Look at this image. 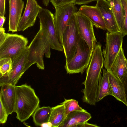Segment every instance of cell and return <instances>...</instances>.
Listing matches in <instances>:
<instances>
[{"label": "cell", "mask_w": 127, "mask_h": 127, "mask_svg": "<svg viewBox=\"0 0 127 127\" xmlns=\"http://www.w3.org/2000/svg\"><path fill=\"white\" fill-rule=\"evenodd\" d=\"M104 64L101 45L97 42L87 70L85 80L82 83L85 86L82 91L83 101L90 105H95L97 102L99 81Z\"/></svg>", "instance_id": "obj_1"}, {"label": "cell", "mask_w": 127, "mask_h": 127, "mask_svg": "<svg viewBox=\"0 0 127 127\" xmlns=\"http://www.w3.org/2000/svg\"><path fill=\"white\" fill-rule=\"evenodd\" d=\"M16 98L14 112L21 122L28 119L39 107L40 100L34 90L26 84L15 86Z\"/></svg>", "instance_id": "obj_2"}, {"label": "cell", "mask_w": 127, "mask_h": 127, "mask_svg": "<svg viewBox=\"0 0 127 127\" xmlns=\"http://www.w3.org/2000/svg\"><path fill=\"white\" fill-rule=\"evenodd\" d=\"M29 51L25 70V71L33 64H36L39 69L44 70L45 67L43 57L50 58V45L41 28L28 46Z\"/></svg>", "instance_id": "obj_3"}, {"label": "cell", "mask_w": 127, "mask_h": 127, "mask_svg": "<svg viewBox=\"0 0 127 127\" xmlns=\"http://www.w3.org/2000/svg\"><path fill=\"white\" fill-rule=\"evenodd\" d=\"M93 52L79 34L76 52L64 66L67 73L83 74L89 65Z\"/></svg>", "instance_id": "obj_4"}, {"label": "cell", "mask_w": 127, "mask_h": 127, "mask_svg": "<svg viewBox=\"0 0 127 127\" xmlns=\"http://www.w3.org/2000/svg\"><path fill=\"white\" fill-rule=\"evenodd\" d=\"M38 17L40 28L49 42L51 48L59 51L63 50L57 33L54 22V16L48 9L42 8Z\"/></svg>", "instance_id": "obj_5"}, {"label": "cell", "mask_w": 127, "mask_h": 127, "mask_svg": "<svg viewBox=\"0 0 127 127\" xmlns=\"http://www.w3.org/2000/svg\"><path fill=\"white\" fill-rule=\"evenodd\" d=\"M79 36L75 14L70 19L63 35L62 45L66 64L71 59L76 52Z\"/></svg>", "instance_id": "obj_6"}, {"label": "cell", "mask_w": 127, "mask_h": 127, "mask_svg": "<svg viewBox=\"0 0 127 127\" xmlns=\"http://www.w3.org/2000/svg\"><path fill=\"white\" fill-rule=\"evenodd\" d=\"M29 51L26 46L19 54L11 59L12 66L10 72L0 76V86L6 84L15 85L25 71V68Z\"/></svg>", "instance_id": "obj_7"}, {"label": "cell", "mask_w": 127, "mask_h": 127, "mask_svg": "<svg viewBox=\"0 0 127 127\" xmlns=\"http://www.w3.org/2000/svg\"><path fill=\"white\" fill-rule=\"evenodd\" d=\"M123 37L120 31L107 32L106 34V43L103 50L104 65L105 69L109 70L122 47Z\"/></svg>", "instance_id": "obj_8"}, {"label": "cell", "mask_w": 127, "mask_h": 127, "mask_svg": "<svg viewBox=\"0 0 127 127\" xmlns=\"http://www.w3.org/2000/svg\"><path fill=\"white\" fill-rule=\"evenodd\" d=\"M28 43L27 38L22 35L6 33L5 40L0 45V59H12L27 46Z\"/></svg>", "instance_id": "obj_9"}, {"label": "cell", "mask_w": 127, "mask_h": 127, "mask_svg": "<svg viewBox=\"0 0 127 127\" xmlns=\"http://www.w3.org/2000/svg\"><path fill=\"white\" fill-rule=\"evenodd\" d=\"M55 8V27L59 41L62 45L64 32L72 17L78 11V9L73 3L66 4Z\"/></svg>", "instance_id": "obj_10"}, {"label": "cell", "mask_w": 127, "mask_h": 127, "mask_svg": "<svg viewBox=\"0 0 127 127\" xmlns=\"http://www.w3.org/2000/svg\"><path fill=\"white\" fill-rule=\"evenodd\" d=\"M79 34L93 52L97 42L92 22L86 17L78 11L75 14Z\"/></svg>", "instance_id": "obj_11"}, {"label": "cell", "mask_w": 127, "mask_h": 127, "mask_svg": "<svg viewBox=\"0 0 127 127\" xmlns=\"http://www.w3.org/2000/svg\"><path fill=\"white\" fill-rule=\"evenodd\" d=\"M42 8L36 0H27L24 12L19 23L18 31H23L33 26Z\"/></svg>", "instance_id": "obj_12"}, {"label": "cell", "mask_w": 127, "mask_h": 127, "mask_svg": "<svg viewBox=\"0 0 127 127\" xmlns=\"http://www.w3.org/2000/svg\"><path fill=\"white\" fill-rule=\"evenodd\" d=\"M96 6L99 10L109 32L119 31L115 16L109 2L107 0H97Z\"/></svg>", "instance_id": "obj_13"}, {"label": "cell", "mask_w": 127, "mask_h": 127, "mask_svg": "<svg viewBox=\"0 0 127 127\" xmlns=\"http://www.w3.org/2000/svg\"><path fill=\"white\" fill-rule=\"evenodd\" d=\"M9 16L8 31L12 32L18 31L19 23L24 7L22 0H8Z\"/></svg>", "instance_id": "obj_14"}, {"label": "cell", "mask_w": 127, "mask_h": 127, "mask_svg": "<svg viewBox=\"0 0 127 127\" xmlns=\"http://www.w3.org/2000/svg\"><path fill=\"white\" fill-rule=\"evenodd\" d=\"M15 86L6 84L1 86L0 101L8 115L14 111L16 98Z\"/></svg>", "instance_id": "obj_15"}, {"label": "cell", "mask_w": 127, "mask_h": 127, "mask_svg": "<svg viewBox=\"0 0 127 127\" xmlns=\"http://www.w3.org/2000/svg\"><path fill=\"white\" fill-rule=\"evenodd\" d=\"M78 11L88 19L96 28L104 30H106V25L101 14L96 6L82 5Z\"/></svg>", "instance_id": "obj_16"}, {"label": "cell", "mask_w": 127, "mask_h": 127, "mask_svg": "<svg viewBox=\"0 0 127 127\" xmlns=\"http://www.w3.org/2000/svg\"><path fill=\"white\" fill-rule=\"evenodd\" d=\"M92 118L86 110L74 111L69 113L59 127H76L79 124L88 122Z\"/></svg>", "instance_id": "obj_17"}, {"label": "cell", "mask_w": 127, "mask_h": 127, "mask_svg": "<svg viewBox=\"0 0 127 127\" xmlns=\"http://www.w3.org/2000/svg\"><path fill=\"white\" fill-rule=\"evenodd\" d=\"M109 71L116 77L122 80L127 72V59L122 47Z\"/></svg>", "instance_id": "obj_18"}, {"label": "cell", "mask_w": 127, "mask_h": 127, "mask_svg": "<svg viewBox=\"0 0 127 127\" xmlns=\"http://www.w3.org/2000/svg\"><path fill=\"white\" fill-rule=\"evenodd\" d=\"M108 71L109 82L113 96L118 100L126 105L125 90L124 84L122 80L118 79L109 71Z\"/></svg>", "instance_id": "obj_19"}, {"label": "cell", "mask_w": 127, "mask_h": 127, "mask_svg": "<svg viewBox=\"0 0 127 127\" xmlns=\"http://www.w3.org/2000/svg\"><path fill=\"white\" fill-rule=\"evenodd\" d=\"M103 75L100 78L97 98V102L108 95L113 96L109 83L108 71L102 68Z\"/></svg>", "instance_id": "obj_20"}, {"label": "cell", "mask_w": 127, "mask_h": 127, "mask_svg": "<svg viewBox=\"0 0 127 127\" xmlns=\"http://www.w3.org/2000/svg\"><path fill=\"white\" fill-rule=\"evenodd\" d=\"M111 7L119 31L123 26L125 20V12L121 0H109Z\"/></svg>", "instance_id": "obj_21"}, {"label": "cell", "mask_w": 127, "mask_h": 127, "mask_svg": "<svg viewBox=\"0 0 127 127\" xmlns=\"http://www.w3.org/2000/svg\"><path fill=\"white\" fill-rule=\"evenodd\" d=\"M52 108L49 122L51 123L52 127H59L66 117L64 105L60 104Z\"/></svg>", "instance_id": "obj_22"}, {"label": "cell", "mask_w": 127, "mask_h": 127, "mask_svg": "<svg viewBox=\"0 0 127 127\" xmlns=\"http://www.w3.org/2000/svg\"><path fill=\"white\" fill-rule=\"evenodd\" d=\"M52 110L49 106L38 107L32 115L35 125L41 127L42 124L49 122Z\"/></svg>", "instance_id": "obj_23"}, {"label": "cell", "mask_w": 127, "mask_h": 127, "mask_svg": "<svg viewBox=\"0 0 127 127\" xmlns=\"http://www.w3.org/2000/svg\"><path fill=\"white\" fill-rule=\"evenodd\" d=\"M60 104H63L64 105L66 117L69 113L73 111L85 110L79 106L77 101L73 99H65L64 101Z\"/></svg>", "instance_id": "obj_24"}, {"label": "cell", "mask_w": 127, "mask_h": 127, "mask_svg": "<svg viewBox=\"0 0 127 127\" xmlns=\"http://www.w3.org/2000/svg\"><path fill=\"white\" fill-rule=\"evenodd\" d=\"M12 66V61L10 58L0 59V75L3 76L9 73Z\"/></svg>", "instance_id": "obj_25"}, {"label": "cell", "mask_w": 127, "mask_h": 127, "mask_svg": "<svg viewBox=\"0 0 127 127\" xmlns=\"http://www.w3.org/2000/svg\"><path fill=\"white\" fill-rule=\"evenodd\" d=\"M125 12L124 23L122 28L120 30L124 37L127 35V0H121Z\"/></svg>", "instance_id": "obj_26"}, {"label": "cell", "mask_w": 127, "mask_h": 127, "mask_svg": "<svg viewBox=\"0 0 127 127\" xmlns=\"http://www.w3.org/2000/svg\"><path fill=\"white\" fill-rule=\"evenodd\" d=\"M0 122L1 124L5 123L8 115L3 107L1 102L0 101Z\"/></svg>", "instance_id": "obj_27"}, {"label": "cell", "mask_w": 127, "mask_h": 127, "mask_svg": "<svg viewBox=\"0 0 127 127\" xmlns=\"http://www.w3.org/2000/svg\"><path fill=\"white\" fill-rule=\"evenodd\" d=\"M55 7L64 4L73 3L74 0H49Z\"/></svg>", "instance_id": "obj_28"}, {"label": "cell", "mask_w": 127, "mask_h": 127, "mask_svg": "<svg viewBox=\"0 0 127 127\" xmlns=\"http://www.w3.org/2000/svg\"><path fill=\"white\" fill-rule=\"evenodd\" d=\"M5 0H0V15L4 16L6 13Z\"/></svg>", "instance_id": "obj_29"}, {"label": "cell", "mask_w": 127, "mask_h": 127, "mask_svg": "<svg viewBox=\"0 0 127 127\" xmlns=\"http://www.w3.org/2000/svg\"><path fill=\"white\" fill-rule=\"evenodd\" d=\"M121 80L124 84L125 87L126 99L127 103L126 105L127 106V72L125 73Z\"/></svg>", "instance_id": "obj_30"}, {"label": "cell", "mask_w": 127, "mask_h": 127, "mask_svg": "<svg viewBox=\"0 0 127 127\" xmlns=\"http://www.w3.org/2000/svg\"><path fill=\"white\" fill-rule=\"evenodd\" d=\"M97 0H74L73 3L75 5H80L88 3L91 2L97 1Z\"/></svg>", "instance_id": "obj_31"}, {"label": "cell", "mask_w": 127, "mask_h": 127, "mask_svg": "<svg viewBox=\"0 0 127 127\" xmlns=\"http://www.w3.org/2000/svg\"><path fill=\"white\" fill-rule=\"evenodd\" d=\"M6 36V33L5 32V30L3 28H0V45L5 40Z\"/></svg>", "instance_id": "obj_32"}, {"label": "cell", "mask_w": 127, "mask_h": 127, "mask_svg": "<svg viewBox=\"0 0 127 127\" xmlns=\"http://www.w3.org/2000/svg\"><path fill=\"white\" fill-rule=\"evenodd\" d=\"M99 127L96 125L93 124H90L88 123L87 122H85L81 124H78L76 126V127Z\"/></svg>", "instance_id": "obj_33"}, {"label": "cell", "mask_w": 127, "mask_h": 127, "mask_svg": "<svg viewBox=\"0 0 127 127\" xmlns=\"http://www.w3.org/2000/svg\"><path fill=\"white\" fill-rule=\"evenodd\" d=\"M6 18L4 16L0 15V28H3V26L5 20Z\"/></svg>", "instance_id": "obj_34"}, {"label": "cell", "mask_w": 127, "mask_h": 127, "mask_svg": "<svg viewBox=\"0 0 127 127\" xmlns=\"http://www.w3.org/2000/svg\"><path fill=\"white\" fill-rule=\"evenodd\" d=\"M41 127H52L51 123L49 122L42 124Z\"/></svg>", "instance_id": "obj_35"}, {"label": "cell", "mask_w": 127, "mask_h": 127, "mask_svg": "<svg viewBox=\"0 0 127 127\" xmlns=\"http://www.w3.org/2000/svg\"><path fill=\"white\" fill-rule=\"evenodd\" d=\"M43 3L44 4H47L49 3V0H42Z\"/></svg>", "instance_id": "obj_36"}, {"label": "cell", "mask_w": 127, "mask_h": 127, "mask_svg": "<svg viewBox=\"0 0 127 127\" xmlns=\"http://www.w3.org/2000/svg\"><path fill=\"white\" fill-rule=\"evenodd\" d=\"M107 0V1H108V0Z\"/></svg>", "instance_id": "obj_37"}]
</instances>
